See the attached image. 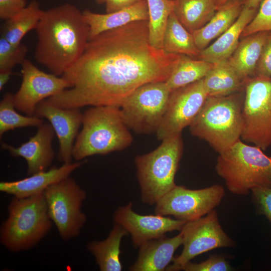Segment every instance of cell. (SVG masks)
Listing matches in <instances>:
<instances>
[{"mask_svg":"<svg viewBox=\"0 0 271 271\" xmlns=\"http://www.w3.org/2000/svg\"><path fill=\"white\" fill-rule=\"evenodd\" d=\"M180 58L151 45L148 21L133 22L90 39L62 76L70 87L47 100L64 108L119 107L140 86L166 81Z\"/></svg>","mask_w":271,"mask_h":271,"instance_id":"1","label":"cell"},{"mask_svg":"<svg viewBox=\"0 0 271 271\" xmlns=\"http://www.w3.org/2000/svg\"><path fill=\"white\" fill-rule=\"evenodd\" d=\"M35 31V59L58 76L80 58L89 40L83 12L69 3L43 11Z\"/></svg>","mask_w":271,"mask_h":271,"instance_id":"2","label":"cell"},{"mask_svg":"<svg viewBox=\"0 0 271 271\" xmlns=\"http://www.w3.org/2000/svg\"><path fill=\"white\" fill-rule=\"evenodd\" d=\"M82 124L72 151L76 161L93 155L121 151L132 143V136L119 107L92 106L84 113Z\"/></svg>","mask_w":271,"mask_h":271,"instance_id":"3","label":"cell"},{"mask_svg":"<svg viewBox=\"0 0 271 271\" xmlns=\"http://www.w3.org/2000/svg\"><path fill=\"white\" fill-rule=\"evenodd\" d=\"M244 93L208 97L189 126L192 136L206 141L218 154L241 139Z\"/></svg>","mask_w":271,"mask_h":271,"instance_id":"4","label":"cell"},{"mask_svg":"<svg viewBox=\"0 0 271 271\" xmlns=\"http://www.w3.org/2000/svg\"><path fill=\"white\" fill-rule=\"evenodd\" d=\"M8 210L1 227L0 242L10 251L32 248L52 227L44 192L27 197L14 196Z\"/></svg>","mask_w":271,"mask_h":271,"instance_id":"5","label":"cell"},{"mask_svg":"<svg viewBox=\"0 0 271 271\" xmlns=\"http://www.w3.org/2000/svg\"><path fill=\"white\" fill-rule=\"evenodd\" d=\"M215 170L234 194L246 195L258 187L271 188V157L241 139L219 154Z\"/></svg>","mask_w":271,"mask_h":271,"instance_id":"6","label":"cell"},{"mask_svg":"<svg viewBox=\"0 0 271 271\" xmlns=\"http://www.w3.org/2000/svg\"><path fill=\"white\" fill-rule=\"evenodd\" d=\"M183 152L181 134L162 141L154 150L135 157L142 201L153 205L176 184L175 177Z\"/></svg>","mask_w":271,"mask_h":271,"instance_id":"7","label":"cell"},{"mask_svg":"<svg viewBox=\"0 0 271 271\" xmlns=\"http://www.w3.org/2000/svg\"><path fill=\"white\" fill-rule=\"evenodd\" d=\"M241 140L263 151L271 147V77L255 75L244 83Z\"/></svg>","mask_w":271,"mask_h":271,"instance_id":"8","label":"cell"},{"mask_svg":"<svg viewBox=\"0 0 271 271\" xmlns=\"http://www.w3.org/2000/svg\"><path fill=\"white\" fill-rule=\"evenodd\" d=\"M171 92L166 81L149 82L134 90L119 107L127 127L139 134L156 133Z\"/></svg>","mask_w":271,"mask_h":271,"instance_id":"9","label":"cell"},{"mask_svg":"<svg viewBox=\"0 0 271 271\" xmlns=\"http://www.w3.org/2000/svg\"><path fill=\"white\" fill-rule=\"evenodd\" d=\"M44 193L49 215L60 237L64 240L77 237L87 219L81 211L85 191L69 176L49 186Z\"/></svg>","mask_w":271,"mask_h":271,"instance_id":"10","label":"cell"},{"mask_svg":"<svg viewBox=\"0 0 271 271\" xmlns=\"http://www.w3.org/2000/svg\"><path fill=\"white\" fill-rule=\"evenodd\" d=\"M183 234V250L174 257L166 270L178 271L196 256L221 247H231L234 241L224 232L213 210L198 219L187 221L180 230Z\"/></svg>","mask_w":271,"mask_h":271,"instance_id":"11","label":"cell"},{"mask_svg":"<svg viewBox=\"0 0 271 271\" xmlns=\"http://www.w3.org/2000/svg\"><path fill=\"white\" fill-rule=\"evenodd\" d=\"M224 196V189L219 184L196 190L176 185L156 203L155 213L192 221L214 210Z\"/></svg>","mask_w":271,"mask_h":271,"instance_id":"12","label":"cell"},{"mask_svg":"<svg viewBox=\"0 0 271 271\" xmlns=\"http://www.w3.org/2000/svg\"><path fill=\"white\" fill-rule=\"evenodd\" d=\"M208 97L203 79L171 91L164 116L156 132L158 140L181 134L193 122Z\"/></svg>","mask_w":271,"mask_h":271,"instance_id":"13","label":"cell"},{"mask_svg":"<svg viewBox=\"0 0 271 271\" xmlns=\"http://www.w3.org/2000/svg\"><path fill=\"white\" fill-rule=\"evenodd\" d=\"M22 81L14 95L15 108L34 115L37 105L62 91L69 88V83L62 76L46 73L26 59L21 64Z\"/></svg>","mask_w":271,"mask_h":271,"instance_id":"14","label":"cell"},{"mask_svg":"<svg viewBox=\"0 0 271 271\" xmlns=\"http://www.w3.org/2000/svg\"><path fill=\"white\" fill-rule=\"evenodd\" d=\"M129 202L114 211V223L121 225L131 235L133 246L139 248L150 240L160 237L167 232L180 231L186 221L155 214L141 215L134 212Z\"/></svg>","mask_w":271,"mask_h":271,"instance_id":"15","label":"cell"},{"mask_svg":"<svg viewBox=\"0 0 271 271\" xmlns=\"http://www.w3.org/2000/svg\"><path fill=\"white\" fill-rule=\"evenodd\" d=\"M83 115L79 108H62L47 99L40 102L36 107L34 115L47 119L58 138V158L63 164L71 163L74 142L82 124Z\"/></svg>","mask_w":271,"mask_h":271,"instance_id":"16","label":"cell"},{"mask_svg":"<svg viewBox=\"0 0 271 271\" xmlns=\"http://www.w3.org/2000/svg\"><path fill=\"white\" fill-rule=\"evenodd\" d=\"M54 133L51 124L43 122L38 126L37 133L20 146L14 147L3 143L1 147L13 157L24 158L28 165V174L31 175L47 170L51 165L54 157L52 146Z\"/></svg>","mask_w":271,"mask_h":271,"instance_id":"17","label":"cell"},{"mask_svg":"<svg viewBox=\"0 0 271 271\" xmlns=\"http://www.w3.org/2000/svg\"><path fill=\"white\" fill-rule=\"evenodd\" d=\"M181 231L173 237L165 235L148 241L139 247L137 259L130 265V271H164L172 262L174 254L183 243Z\"/></svg>","mask_w":271,"mask_h":271,"instance_id":"18","label":"cell"},{"mask_svg":"<svg viewBox=\"0 0 271 271\" xmlns=\"http://www.w3.org/2000/svg\"><path fill=\"white\" fill-rule=\"evenodd\" d=\"M84 163V161H77L73 163H64L60 167H53L21 180L2 181L0 191L19 198L36 195L44 192L50 185L69 177Z\"/></svg>","mask_w":271,"mask_h":271,"instance_id":"19","label":"cell"},{"mask_svg":"<svg viewBox=\"0 0 271 271\" xmlns=\"http://www.w3.org/2000/svg\"><path fill=\"white\" fill-rule=\"evenodd\" d=\"M258 10L243 6L235 23L211 45L200 50L196 59L213 64L227 60L237 47L244 29L254 18Z\"/></svg>","mask_w":271,"mask_h":271,"instance_id":"20","label":"cell"},{"mask_svg":"<svg viewBox=\"0 0 271 271\" xmlns=\"http://www.w3.org/2000/svg\"><path fill=\"white\" fill-rule=\"evenodd\" d=\"M83 14L89 26V40L103 32L131 22L149 20L147 0H142L133 6L112 13L99 14L86 10Z\"/></svg>","mask_w":271,"mask_h":271,"instance_id":"21","label":"cell"},{"mask_svg":"<svg viewBox=\"0 0 271 271\" xmlns=\"http://www.w3.org/2000/svg\"><path fill=\"white\" fill-rule=\"evenodd\" d=\"M270 33V31H261L242 37L227 60L244 82L255 75L256 65L262 48Z\"/></svg>","mask_w":271,"mask_h":271,"instance_id":"22","label":"cell"},{"mask_svg":"<svg viewBox=\"0 0 271 271\" xmlns=\"http://www.w3.org/2000/svg\"><path fill=\"white\" fill-rule=\"evenodd\" d=\"M243 6V0H228L219 7L204 27L192 33L197 48L205 49L227 30L237 19Z\"/></svg>","mask_w":271,"mask_h":271,"instance_id":"23","label":"cell"},{"mask_svg":"<svg viewBox=\"0 0 271 271\" xmlns=\"http://www.w3.org/2000/svg\"><path fill=\"white\" fill-rule=\"evenodd\" d=\"M120 225L114 223L107 237L103 240H94L87 245L101 271H121L122 265L120 259L122 238L128 234Z\"/></svg>","mask_w":271,"mask_h":271,"instance_id":"24","label":"cell"},{"mask_svg":"<svg viewBox=\"0 0 271 271\" xmlns=\"http://www.w3.org/2000/svg\"><path fill=\"white\" fill-rule=\"evenodd\" d=\"M173 12L191 33L204 27L216 11V0H175Z\"/></svg>","mask_w":271,"mask_h":271,"instance_id":"25","label":"cell"},{"mask_svg":"<svg viewBox=\"0 0 271 271\" xmlns=\"http://www.w3.org/2000/svg\"><path fill=\"white\" fill-rule=\"evenodd\" d=\"M244 83L227 60L214 64L203 78L208 97L224 96L240 91Z\"/></svg>","mask_w":271,"mask_h":271,"instance_id":"26","label":"cell"},{"mask_svg":"<svg viewBox=\"0 0 271 271\" xmlns=\"http://www.w3.org/2000/svg\"><path fill=\"white\" fill-rule=\"evenodd\" d=\"M43 11L39 2L32 1L14 17L5 21L2 27L1 36L12 44H20L29 32L35 30Z\"/></svg>","mask_w":271,"mask_h":271,"instance_id":"27","label":"cell"},{"mask_svg":"<svg viewBox=\"0 0 271 271\" xmlns=\"http://www.w3.org/2000/svg\"><path fill=\"white\" fill-rule=\"evenodd\" d=\"M162 49L165 52L196 58L200 50L193 34L179 22L174 12L170 15L164 32Z\"/></svg>","mask_w":271,"mask_h":271,"instance_id":"28","label":"cell"},{"mask_svg":"<svg viewBox=\"0 0 271 271\" xmlns=\"http://www.w3.org/2000/svg\"><path fill=\"white\" fill-rule=\"evenodd\" d=\"M214 65L202 60L181 55L179 63L166 83L172 91L203 79Z\"/></svg>","mask_w":271,"mask_h":271,"instance_id":"29","label":"cell"},{"mask_svg":"<svg viewBox=\"0 0 271 271\" xmlns=\"http://www.w3.org/2000/svg\"><path fill=\"white\" fill-rule=\"evenodd\" d=\"M149 11V36L151 45L162 49L164 32L174 10L175 0H147Z\"/></svg>","mask_w":271,"mask_h":271,"instance_id":"30","label":"cell"},{"mask_svg":"<svg viewBox=\"0 0 271 271\" xmlns=\"http://www.w3.org/2000/svg\"><path fill=\"white\" fill-rule=\"evenodd\" d=\"M14 94L6 93L0 102V137L6 132L16 128L37 126L44 122L35 115L24 116L15 109Z\"/></svg>","mask_w":271,"mask_h":271,"instance_id":"31","label":"cell"},{"mask_svg":"<svg viewBox=\"0 0 271 271\" xmlns=\"http://www.w3.org/2000/svg\"><path fill=\"white\" fill-rule=\"evenodd\" d=\"M27 46L22 43L14 45L0 37V71H12L17 65H21L26 59Z\"/></svg>","mask_w":271,"mask_h":271,"instance_id":"32","label":"cell"},{"mask_svg":"<svg viewBox=\"0 0 271 271\" xmlns=\"http://www.w3.org/2000/svg\"><path fill=\"white\" fill-rule=\"evenodd\" d=\"M256 15L244 29L241 37L261 31L271 32V0H263Z\"/></svg>","mask_w":271,"mask_h":271,"instance_id":"33","label":"cell"},{"mask_svg":"<svg viewBox=\"0 0 271 271\" xmlns=\"http://www.w3.org/2000/svg\"><path fill=\"white\" fill-rule=\"evenodd\" d=\"M232 267L224 256L212 255L199 263L191 261L186 263L181 269L185 271H230Z\"/></svg>","mask_w":271,"mask_h":271,"instance_id":"34","label":"cell"},{"mask_svg":"<svg viewBox=\"0 0 271 271\" xmlns=\"http://www.w3.org/2000/svg\"><path fill=\"white\" fill-rule=\"evenodd\" d=\"M251 192L258 211L271 222V188L258 187L253 189Z\"/></svg>","mask_w":271,"mask_h":271,"instance_id":"35","label":"cell"},{"mask_svg":"<svg viewBox=\"0 0 271 271\" xmlns=\"http://www.w3.org/2000/svg\"><path fill=\"white\" fill-rule=\"evenodd\" d=\"M255 75L271 77V33L262 48L256 65Z\"/></svg>","mask_w":271,"mask_h":271,"instance_id":"36","label":"cell"},{"mask_svg":"<svg viewBox=\"0 0 271 271\" xmlns=\"http://www.w3.org/2000/svg\"><path fill=\"white\" fill-rule=\"evenodd\" d=\"M26 6V0H0V18L5 21L10 19Z\"/></svg>","mask_w":271,"mask_h":271,"instance_id":"37","label":"cell"},{"mask_svg":"<svg viewBox=\"0 0 271 271\" xmlns=\"http://www.w3.org/2000/svg\"><path fill=\"white\" fill-rule=\"evenodd\" d=\"M142 0H106L105 9L106 13L118 11L129 7Z\"/></svg>","mask_w":271,"mask_h":271,"instance_id":"38","label":"cell"},{"mask_svg":"<svg viewBox=\"0 0 271 271\" xmlns=\"http://www.w3.org/2000/svg\"><path fill=\"white\" fill-rule=\"evenodd\" d=\"M13 74L12 71H0V90L2 91L8 82L11 76Z\"/></svg>","mask_w":271,"mask_h":271,"instance_id":"39","label":"cell"},{"mask_svg":"<svg viewBox=\"0 0 271 271\" xmlns=\"http://www.w3.org/2000/svg\"><path fill=\"white\" fill-rule=\"evenodd\" d=\"M263 0H243V5L249 8H258Z\"/></svg>","mask_w":271,"mask_h":271,"instance_id":"40","label":"cell"},{"mask_svg":"<svg viewBox=\"0 0 271 271\" xmlns=\"http://www.w3.org/2000/svg\"><path fill=\"white\" fill-rule=\"evenodd\" d=\"M228 0H216L217 9L224 5Z\"/></svg>","mask_w":271,"mask_h":271,"instance_id":"41","label":"cell"},{"mask_svg":"<svg viewBox=\"0 0 271 271\" xmlns=\"http://www.w3.org/2000/svg\"><path fill=\"white\" fill-rule=\"evenodd\" d=\"M95 2H96L97 4L101 5L105 3L106 0H93Z\"/></svg>","mask_w":271,"mask_h":271,"instance_id":"42","label":"cell"}]
</instances>
